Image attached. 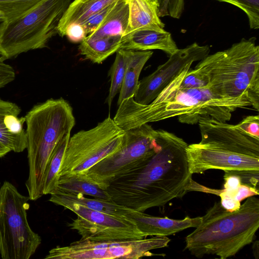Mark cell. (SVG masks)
<instances>
[{
    "mask_svg": "<svg viewBox=\"0 0 259 259\" xmlns=\"http://www.w3.org/2000/svg\"><path fill=\"white\" fill-rule=\"evenodd\" d=\"M53 192L70 194L80 193L95 198L111 200L105 190L87 180L84 175L81 173L61 176Z\"/></svg>",
    "mask_w": 259,
    "mask_h": 259,
    "instance_id": "obj_23",
    "label": "cell"
},
{
    "mask_svg": "<svg viewBox=\"0 0 259 259\" xmlns=\"http://www.w3.org/2000/svg\"><path fill=\"white\" fill-rule=\"evenodd\" d=\"M255 37L242 38L229 48L208 55L193 70L211 92L229 99H245L259 109V46Z\"/></svg>",
    "mask_w": 259,
    "mask_h": 259,
    "instance_id": "obj_5",
    "label": "cell"
},
{
    "mask_svg": "<svg viewBox=\"0 0 259 259\" xmlns=\"http://www.w3.org/2000/svg\"><path fill=\"white\" fill-rule=\"evenodd\" d=\"M259 227V199L248 197L239 209L229 211L215 202L200 224L186 237L185 249L197 257L235 255L251 243Z\"/></svg>",
    "mask_w": 259,
    "mask_h": 259,
    "instance_id": "obj_3",
    "label": "cell"
},
{
    "mask_svg": "<svg viewBox=\"0 0 259 259\" xmlns=\"http://www.w3.org/2000/svg\"><path fill=\"white\" fill-rule=\"evenodd\" d=\"M71 1L44 0L25 15L1 22L0 57L5 60L46 47Z\"/></svg>",
    "mask_w": 259,
    "mask_h": 259,
    "instance_id": "obj_7",
    "label": "cell"
},
{
    "mask_svg": "<svg viewBox=\"0 0 259 259\" xmlns=\"http://www.w3.org/2000/svg\"><path fill=\"white\" fill-rule=\"evenodd\" d=\"M122 37L87 35L78 47L79 53L85 59L101 64L120 48Z\"/></svg>",
    "mask_w": 259,
    "mask_h": 259,
    "instance_id": "obj_19",
    "label": "cell"
},
{
    "mask_svg": "<svg viewBox=\"0 0 259 259\" xmlns=\"http://www.w3.org/2000/svg\"><path fill=\"white\" fill-rule=\"evenodd\" d=\"M5 60L0 57V88L13 81L16 76L14 68L4 62Z\"/></svg>",
    "mask_w": 259,
    "mask_h": 259,
    "instance_id": "obj_32",
    "label": "cell"
},
{
    "mask_svg": "<svg viewBox=\"0 0 259 259\" xmlns=\"http://www.w3.org/2000/svg\"><path fill=\"white\" fill-rule=\"evenodd\" d=\"M210 51L208 45L200 46L197 42L179 49L153 73L139 80L134 100L140 104H149L181 72L204 58Z\"/></svg>",
    "mask_w": 259,
    "mask_h": 259,
    "instance_id": "obj_13",
    "label": "cell"
},
{
    "mask_svg": "<svg viewBox=\"0 0 259 259\" xmlns=\"http://www.w3.org/2000/svg\"><path fill=\"white\" fill-rule=\"evenodd\" d=\"M258 241H255L252 245V251L254 257L256 259L258 258Z\"/></svg>",
    "mask_w": 259,
    "mask_h": 259,
    "instance_id": "obj_38",
    "label": "cell"
},
{
    "mask_svg": "<svg viewBox=\"0 0 259 259\" xmlns=\"http://www.w3.org/2000/svg\"><path fill=\"white\" fill-rule=\"evenodd\" d=\"M70 134L65 135L55 148L47 164L43 180V195L50 194L56 189Z\"/></svg>",
    "mask_w": 259,
    "mask_h": 259,
    "instance_id": "obj_24",
    "label": "cell"
},
{
    "mask_svg": "<svg viewBox=\"0 0 259 259\" xmlns=\"http://www.w3.org/2000/svg\"><path fill=\"white\" fill-rule=\"evenodd\" d=\"M224 189L233 191L237 189L241 185L239 178L233 174H224Z\"/></svg>",
    "mask_w": 259,
    "mask_h": 259,
    "instance_id": "obj_35",
    "label": "cell"
},
{
    "mask_svg": "<svg viewBox=\"0 0 259 259\" xmlns=\"http://www.w3.org/2000/svg\"><path fill=\"white\" fill-rule=\"evenodd\" d=\"M115 2L93 14L80 24L82 25L87 36L98 27L112 9Z\"/></svg>",
    "mask_w": 259,
    "mask_h": 259,
    "instance_id": "obj_28",
    "label": "cell"
},
{
    "mask_svg": "<svg viewBox=\"0 0 259 259\" xmlns=\"http://www.w3.org/2000/svg\"><path fill=\"white\" fill-rule=\"evenodd\" d=\"M128 17L127 1L117 0L98 27L88 35L123 36L126 31Z\"/></svg>",
    "mask_w": 259,
    "mask_h": 259,
    "instance_id": "obj_22",
    "label": "cell"
},
{
    "mask_svg": "<svg viewBox=\"0 0 259 259\" xmlns=\"http://www.w3.org/2000/svg\"><path fill=\"white\" fill-rule=\"evenodd\" d=\"M120 49L136 51L159 50L169 56L179 49L169 32L164 29L158 31L148 28L138 29L123 36Z\"/></svg>",
    "mask_w": 259,
    "mask_h": 259,
    "instance_id": "obj_16",
    "label": "cell"
},
{
    "mask_svg": "<svg viewBox=\"0 0 259 259\" xmlns=\"http://www.w3.org/2000/svg\"><path fill=\"white\" fill-rule=\"evenodd\" d=\"M224 172L225 174L237 175L240 180L241 185L258 189L259 170H226Z\"/></svg>",
    "mask_w": 259,
    "mask_h": 259,
    "instance_id": "obj_29",
    "label": "cell"
},
{
    "mask_svg": "<svg viewBox=\"0 0 259 259\" xmlns=\"http://www.w3.org/2000/svg\"><path fill=\"white\" fill-rule=\"evenodd\" d=\"M5 20V17L3 14L0 12V22H3Z\"/></svg>",
    "mask_w": 259,
    "mask_h": 259,
    "instance_id": "obj_39",
    "label": "cell"
},
{
    "mask_svg": "<svg viewBox=\"0 0 259 259\" xmlns=\"http://www.w3.org/2000/svg\"><path fill=\"white\" fill-rule=\"evenodd\" d=\"M158 1L159 4L158 15L159 17H162L166 0H158Z\"/></svg>",
    "mask_w": 259,
    "mask_h": 259,
    "instance_id": "obj_37",
    "label": "cell"
},
{
    "mask_svg": "<svg viewBox=\"0 0 259 259\" xmlns=\"http://www.w3.org/2000/svg\"><path fill=\"white\" fill-rule=\"evenodd\" d=\"M235 125L244 133L259 139V116L258 115L246 116Z\"/></svg>",
    "mask_w": 259,
    "mask_h": 259,
    "instance_id": "obj_30",
    "label": "cell"
},
{
    "mask_svg": "<svg viewBox=\"0 0 259 259\" xmlns=\"http://www.w3.org/2000/svg\"><path fill=\"white\" fill-rule=\"evenodd\" d=\"M117 0H74L62 17L58 27V33L65 36V31L72 24H81L93 14L113 4Z\"/></svg>",
    "mask_w": 259,
    "mask_h": 259,
    "instance_id": "obj_20",
    "label": "cell"
},
{
    "mask_svg": "<svg viewBox=\"0 0 259 259\" xmlns=\"http://www.w3.org/2000/svg\"><path fill=\"white\" fill-rule=\"evenodd\" d=\"M29 173L25 185L30 200L43 195L44 176L56 145L70 134L75 120L71 106L63 98L34 106L25 116Z\"/></svg>",
    "mask_w": 259,
    "mask_h": 259,
    "instance_id": "obj_6",
    "label": "cell"
},
{
    "mask_svg": "<svg viewBox=\"0 0 259 259\" xmlns=\"http://www.w3.org/2000/svg\"><path fill=\"white\" fill-rule=\"evenodd\" d=\"M21 111L15 103L0 99V142L15 152L27 148L25 118L18 117Z\"/></svg>",
    "mask_w": 259,
    "mask_h": 259,
    "instance_id": "obj_14",
    "label": "cell"
},
{
    "mask_svg": "<svg viewBox=\"0 0 259 259\" xmlns=\"http://www.w3.org/2000/svg\"><path fill=\"white\" fill-rule=\"evenodd\" d=\"M258 189L241 185L237 189L233 192V195L236 200L241 202L245 198L258 195Z\"/></svg>",
    "mask_w": 259,
    "mask_h": 259,
    "instance_id": "obj_34",
    "label": "cell"
},
{
    "mask_svg": "<svg viewBox=\"0 0 259 259\" xmlns=\"http://www.w3.org/2000/svg\"><path fill=\"white\" fill-rule=\"evenodd\" d=\"M128 219L146 237L173 235L187 228H196L201 222L200 217L191 218L187 216L182 220H175L166 217H153L140 211H136Z\"/></svg>",
    "mask_w": 259,
    "mask_h": 259,
    "instance_id": "obj_15",
    "label": "cell"
},
{
    "mask_svg": "<svg viewBox=\"0 0 259 259\" xmlns=\"http://www.w3.org/2000/svg\"><path fill=\"white\" fill-rule=\"evenodd\" d=\"M129 10L128 25L124 35L140 29L164 30L165 24L158 15V0H126Z\"/></svg>",
    "mask_w": 259,
    "mask_h": 259,
    "instance_id": "obj_17",
    "label": "cell"
},
{
    "mask_svg": "<svg viewBox=\"0 0 259 259\" xmlns=\"http://www.w3.org/2000/svg\"><path fill=\"white\" fill-rule=\"evenodd\" d=\"M125 131L110 116L95 127L70 137L59 176L83 173L116 152Z\"/></svg>",
    "mask_w": 259,
    "mask_h": 259,
    "instance_id": "obj_9",
    "label": "cell"
},
{
    "mask_svg": "<svg viewBox=\"0 0 259 259\" xmlns=\"http://www.w3.org/2000/svg\"><path fill=\"white\" fill-rule=\"evenodd\" d=\"M157 135V130L148 123L125 131L116 152L81 174L105 190L114 179L136 168L153 154L158 146Z\"/></svg>",
    "mask_w": 259,
    "mask_h": 259,
    "instance_id": "obj_10",
    "label": "cell"
},
{
    "mask_svg": "<svg viewBox=\"0 0 259 259\" xmlns=\"http://www.w3.org/2000/svg\"><path fill=\"white\" fill-rule=\"evenodd\" d=\"M65 36L71 42H78L82 41L87 35L81 24L74 23L68 26Z\"/></svg>",
    "mask_w": 259,
    "mask_h": 259,
    "instance_id": "obj_33",
    "label": "cell"
},
{
    "mask_svg": "<svg viewBox=\"0 0 259 259\" xmlns=\"http://www.w3.org/2000/svg\"><path fill=\"white\" fill-rule=\"evenodd\" d=\"M230 4L243 11L246 15L250 28H259V0H215Z\"/></svg>",
    "mask_w": 259,
    "mask_h": 259,
    "instance_id": "obj_27",
    "label": "cell"
},
{
    "mask_svg": "<svg viewBox=\"0 0 259 259\" xmlns=\"http://www.w3.org/2000/svg\"><path fill=\"white\" fill-rule=\"evenodd\" d=\"M157 132L158 146L153 154L109 183L105 190L113 202L144 212L188 192L192 180L186 155L188 144L172 133Z\"/></svg>",
    "mask_w": 259,
    "mask_h": 259,
    "instance_id": "obj_1",
    "label": "cell"
},
{
    "mask_svg": "<svg viewBox=\"0 0 259 259\" xmlns=\"http://www.w3.org/2000/svg\"><path fill=\"white\" fill-rule=\"evenodd\" d=\"M116 53L115 60L108 73L110 86L106 103L109 109L114 97L121 90L128 59V50L119 49Z\"/></svg>",
    "mask_w": 259,
    "mask_h": 259,
    "instance_id": "obj_25",
    "label": "cell"
},
{
    "mask_svg": "<svg viewBox=\"0 0 259 259\" xmlns=\"http://www.w3.org/2000/svg\"><path fill=\"white\" fill-rule=\"evenodd\" d=\"M219 196L221 198V205L226 210L233 211L240 208V202L236 200L230 192L225 189L221 190Z\"/></svg>",
    "mask_w": 259,
    "mask_h": 259,
    "instance_id": "obj_31",
    "label": "cell"
},
{
    "mask_svg": "<svg viewBox=\"0 0 259 259\" xmlns=\"http://www.w3.org/2000/svg\"><path fill=\"white\" fill-rule=\"evenodd\" d=\"M10 151L11 150L8 147L0 142V158L4 156Z\"/></svg>",
    "mask_w": 259,
    "mask_h": 259,
    "instance_id": "obj_36",
    "label": "cell"
},
{
    "mask_svg": "<svg viewBox=\"0 0 259 259\" xmlns=\"http://www.w3.org/2000/svg\"><path fill=\"white\" fill-rule=\"evenodd\" d=\"M50 194L49 201L54 204L61 206L64 203H76L89 209L120 218L128 219L129 216L137 211L119 205L111 200L90 198L80 193L70 194L53 192Z\"/></svg>",
    "mask_w": 259,
    "mask_h": 259,
    "instance_id": "obj_18",
    "label": "cell"
},
{
    "mask_svg": "<svg viewBox=\"0 0 259 259\" xmlns=\"http://www.w3.org/2000/svg\"><path fill=\"white\" fill-rule=\"evenodd\" d=\"M29 197L9 182L0 187V254L3 259H28L41 243L30 228L26 210Z\"/></svg>",
    "mask_w": 259,
    "mask_h": 259,
    "instance_id": "obj_8",
    "label": "cell"
},
{
    "mask_svg": "<svg viewBox=\"0 0 259 259\" xmlns=\"http://www.w3.org/2000/svg\"><path fill=\"white\" fill-rule=\"evenodd\" d=\"M179 74L148 104H139L133 97L122 101L113 118L115 123L125 131L174 117L192 125L206 117L227 122L236 109L251 106L247 99L219 97L208 87L184 88Z\"/></svg>",
    "mask_w": 259,
    "mask_h": 259,
    "instance_id": "obj_2",
    "label": "cell"
},
{
    "mask_svg": "<svg viewBox=\"0 0 259 259\" xmlns=\"http://www.w3.org/2000/svg\"><path fill=\"white\" fill-rule=\"evenodd\" d=\"M77 215L68 226L76 230L81 239L102 241L146 238L131 220L93 210L73 203L61 204Z\"/></svg>",
    "mask_w": 259,
    "mask_h": 259,
    "instance_id": "obj_12",
    "label": "cell"
},
{
    "mask_svg": "<svg viewBox=\"0 0 259 259\" xmlns=\"http://www.w3.org/2000/svg\"><path fill=\"white\" fill-rule=\"evenodd\" d=\"M42 1L0 0V12L3 14L5 21H11L25 15Z\"/></svg>",
    "mask_w": 259,
    "mask_h": 259,
    "instance_id": "obj_26",
    "label": "cell"
},
{
    "mask_svg": "<svg viewBox=\"0 0 259 259\" xmlns=\"http://www.w3.org/2000/svg\"><path fill=\"white\" fill-rule=\"evenodd\" d=\"M153 53L151 51L128 50V59L122 85L119 93L118 105L123 100L134 97L138 89L142 69Z\"/></svg>",
    "mask_w": 259,
    "mask_h": 259,
    "instance_id": "obj_21",
    "label": "cell"
},
{
    "mask_svg": "<svg viewBox=\"0 0 259 259\" xmlns=\"http://www.w3.org/2000/svg\"><path fill=\"white\" fill-rule=\"evenodd\" d=\"M198 123L201 140L186 148L192 174L212 169L259 170V139L244 133L235 125L209 117Z\"/></svg>",
    "mask_w": 259,
    "mask_h": 259,
    "instance_id": "obj_4",
    "label": "cell"
},
{
    "mask_svg": "<svg viewBox=\"0 0 259 259\" xmlns=\"http://www.w3.org/2000/svg\"><path fill=\"white\" fill-rule=\"evenodd\" d=\"M166 236L150 238L90 241L80 239L51 249L46 259H138L155 255L150 250L168 245Z\"/></svg>",
    "mask_w": 259,
    "mask_h": 259,
    "instance_id": "obj_11",
    "label": "cell"
}]
</instances>
